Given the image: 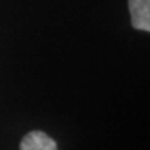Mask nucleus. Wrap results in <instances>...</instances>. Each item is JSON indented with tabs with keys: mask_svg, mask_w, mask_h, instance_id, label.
Listing matches in <instances>:
<instances>
[{
	"mask_svg": "<svg viewBox=\"0 0 150 150\" xmlns=\"http://www.w3.org/2000/svg\"><path fill=\"white\" fill-rule=\"evenodd\" d=\"M20 150H58V145L49 135L40 130H34L23 138Z\"/></svg>",
	"mask_w": 150,
	"mask_h": 150,
	"instance_id": "f03ea898",
	"label": "nucleus"
},
{
	"mask_svg": "<svg viewBox=\"0 0 150 150\" xmlns=\"http://www.w3.org/2000/svg\"><path fill=\"white\" fill-rule=\"evenodd\" d=\"M129 10L134 29L150 33V0H129Z\"/></svg>",
	"mask_w": 150,
	"mask_h": 150,
	"instance_id": "f257e3e1",
	"label": "nucleus"
}]
</instances>
